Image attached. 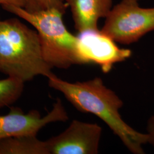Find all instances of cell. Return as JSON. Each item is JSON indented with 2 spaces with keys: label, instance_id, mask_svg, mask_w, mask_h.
Returning a JSON list of instances; mask_svg holds the SVG:
<instances>
[{
  "label": "cell",
  "instance_id": "1",
  "mask_svg": "<svg viewBox=\"0 0 154 154\" xmlns=\"http://www.w3.org/2000/svg\"><path fill=\"white\" fill-rule=\"evenodd\" d=\"M48 79L50 87L63 94L77 110L91 113L104 122L131 152L144 154L143 145L147 143V134L138 132L124 121L119 113L122 100L101 78L71 83L54 75Z\"/></svg>",
  "mask_w": 154,
  "mask_h": 154
},
{
  "label": "cell",
  "instance_id": "2",
  "mask_svg": "<svg viewBox=\"0 0 154 154\" xmlns=\"http://www.w3.org/2000/svg\"><path fill=\"white\" fill-rule=\"evenodd\" d=\"M45 60L38 34L17 18L0 20V72L24 82L55 75Z\"/></svg>",
  "mask_w": 154,
  "mask_h": 154
},
{
  "label": "cell",
  "instance_id": "3",
  "mask_svg": "<svg viewBox=\"0 0 154 154\" xmlns=\"http://www.w3.org/2000/svg\"><path fill=\"white\" fill-rule=\"evenodd\" d=\"M2 6L35 29L45 60L52 68L66 69L74 65L85 64L78 36L70 33L63 21L65 13L57 9L30 12L18 6Z\"/></svg>",
  "mask_w": 154,
  "mask_h": 154
},
{
  "label": "cell",
  "instance_id": "4",
  "mask_svg": "<svg viewBox=\"0 0 154 154\" xmlns=\"http://www.w3.org/2000/svg\"><path fill=\"white\" fill-rule=\"evenodd\" d=\"M138 2L122 0L112 7L101 31L116 42L128 45L154 30V7L142 8Z\"/></svg>",
  "mask_w": 154,
  "mask_h": 154
},
{
  "label": "cell",
  "instance_id": "5",
  "mask_svg": "<svg viewBox=\"0 0 154 154\" xmlns=\"http://www.w3.org/2000/svg\"><path fill=\"white\" fill-rule=\"evenodd\" d=\"M102 128L96 123L78 120L60 134L45 141L48 154H97Z\"/></svg>",
  "mask_w": 154,
  "mask_h": 154
},
{
  "label": "cell",
  "instance_id": "6",
  "mask_svg": "<svg viewBox=\"0 0 154 154\" xmlns=\"http://www.w3.org/2000/svg\"><path fill=\"white\" fill-rule=\"evenodd\" d=\"M69 117L61 99L57 98L51 111L42 117L38 110L25 114L19 107H12L9 114L0 116V139L13 136L37 135L50 123L65 122Z\"/></svg>",
  "mask_w": 154,
  "mask_h": 154
},
{
  "label": "cell",
  "instance_id": "7",
  "mask_svg": "<svg viewBox=\"0 0 154 154\" xmlns=\"http://www.w3.org/2000/svg\"><path fill=\"white\" fill-rule=\"evenodd\" d=\"M79 49L85 64L93 63L105 73L110 72L113 66L128 59L131 50L120 48L113 39L101 30H90L79 33Z\"/></svg>",
  "mask_w": 154,
  "mask_h": 154
},
{
  "label": "cell",
  "instance_id": "8",
  "mask_svg": "<svg viewBox=\"0 0 154 154\" xmlns=\"http://www.w3.org/2000/svg\"><path fill=\"white\" fill-rule=\"evenodd\" d=\"M78 32L98 29L100 18H106L112 8V0H66Z\"/></svg>",
  "mask_w": 154,
  "mask_h": 154
},
{
  "label": "cell",
  "instance_id": "9",
  "mask_svg": "<svg viewBox=\"0 0 154 154\" xmlns=\"http://www.w3.org/2000/svg\"><path fill=\"white\" fill-rule=\"evenodd\" d=\"M0 154H48L45 141L37 135L13 136L0 139Z\"/></svg>",
  "mask_w": 154,
  "mask_h": 154
},
{
  "label": "cell",
  "instance_id": "10",
  "mask_svg": "<svg viewBox=\"0 0 154 154\" xmlns=\"http://www.w3.org/2000/svg\"><path fill=\"white\" fill-rule=\"evenodd\" d=\"M24 83L15 77L0 80V108L12 105L20 98L23 91Z\"/></svg>",
  "mask_w": 154,
  "mask_h": 154
},
{
  "label": "cell",
  "instance_id": "11",
  "mask_svg": "<svg viewBox=\"0 0 154 154\" xmlns=\"http://www.w3.org/2000/svg\"><path fill=\"white\" fill-rule=\"evenodd\" d=\"M67 7L66 0H26L24 9L30 12L57 9L65 13Z\"/></svg>",
  "mask_w": 154,
  "mask_h": 154
},
{
  "label": "cell",
  "instance_id": "12",
  "mask_svg": "<svg viewBox=\"0 0 154 154\" xmlns=\"http://www.w3.org/2000/svg\"><path fill=\"white\" fill-rule=\"evenodd\" d=\"M146 134L148 136L147 143L154 147V114L150 117L147 122Z\"/></svg>",
  "mask_w": 154,
  "mask_h": 154
},
{
  "label": "cell",
  "instance_id": "13",
  "mask_svg": "<svg viewBox=\"0 0 154 154\" xmlns=\"http://www.w3.org/2000/svg\"><path fill=\"white\" fill-rule=\"evenodd\" d=\"M0 5L18 6L24 8L26 5V0H0Z\"/></svg>",
  "mask_w": 154,
  "mask_h": 154
},
{
  "label": "cell",
  "instance_id": "14",
  "mask_svg": "<svg viewBox=\"0 0 154 154\" xmlns=\"http://www.w3.org/2000/svg\"><path fill=\"white\" fill-rule=\"evenodd\" d=\"M138 1H139V0H138Z\"/></svg>",
  "mask_w": 154,
  "mask_h": 154
}]
</instances>
